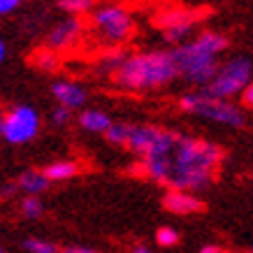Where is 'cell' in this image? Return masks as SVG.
I'll return each instance as SVG.
<instances>
[{"instance_id": "6da1fadb", "label": "cell", "mask_w": 253, "mask_h": 253, "mask_svg": "<svg viewBox=\"0 0 253 253\" xmlns=\"http://www.w3.org/2000/svg\"><path fill=\"white\" fill-rule=\"evenodd\" d=\"M223 158L225 151L209 139L161 128L149 154L137 158L135 172L168 191L200 193L216 181Z\"/></svg>"}, {"instance_id": "7a4b0ae2", "label": "cell", "mask_w": 253, "mask_h": 253, "mask_svg": "<svg viewBox=\"0 0 253 253\" xmlns=\"http://www.w3.org/2000/svg\"><path fill=\"white\" fill-rule=\"evenodd\" d=\"M230 40L218 31H202L184 44H176L172 51L179 77H184L188 84L205 88L216 77L221 68V56L228 51Z\"/></svg>"}, {"instance_id": "3957f363", "label": "cell", "mask_w": 253, "mask_h": 253, "mask_svg": "<svg viewBox=\"0 0 253 253\" xmlns=\"http://www.w3.org/2000/svg\"><path fill=\"white\" fill-rule=\"evenodd\" d=\"M179 77V70L174 65L172 51H139V54H128L121 68L112 75L114 86L130 93L156 91L168 86Z\"/></svg>"}, {"instance_id": "277c9868", "label": "cell", "mask_w": 253, "mask_h": 253, "mask_svg": "<svg viewBox=\"0 0 253 253\" xmlns=\"http://www.w3.org/2000/svg\"><path fill=\"white\" fill-rule=\"evenodd\" d=\"M179 109L191 116H200L205 121L225 126V128H242L246 123L244 112L232 100L214 98V95H207V93L200 91V88L193 93H184L179 98Z\"/></svg>"}, {"instance_id": "5b68a950", "label": "cell", "mask_w": 253, "mask_h": 253, "mask_svg": "<svg viewBox=\"0 0 253 253\" xmlns=\"http://www.w3.org/2000/svg\"><path fill=\"white\" fill-rule=\"evenodd\" d=\"M91 26L98 38L109 46H123L135 35V16L121 2H107L91 12Z\"/></svg>"}, {"instance_id": "8992f818", "label": "cell", "mask_w": 253, "mask_h": 253, "mask_svg": "<svg viewBox=\"0 0 253 253\" xmlns=\"http://www.w3.org/2000/svg\"><path fill=\"white\" fill-rule=\"evenodd\" d=\"M202 16H205V12H200V9L181 7V5H163L154 14L151 23L163 33V38L176 46L193 38Z\"/></svg>"}, {"instance_id": "52a82bcc", "label": "cell", "mask_w": 253, "mask_h": 253, "mask_svg": "<svg viewBox=\"0 0 253 253\" xmlns=\"http://www.w3.org/2000/svg\"><path fill=\"white\" fill-rule=\"evenodd\" d=\"M251 75L253 63L246 56H235V58H228L225 63H221L216 77L200 91H205L207 95H214V98L230 100L244 91L246 84L251 82Z\"/></svg>"}, {"instance_id": "ba28073f", "label": "cell", "mask_w": 253, "mask_h": 253, "mask_svg": "<svg viewBox=\"0 0 253 253\" xmlns=\"http://www.w3.org/2000/svg\"><path fill=\"white\" fill-rule=\"evenodd\" d=\"M5 132L2 139L9 144H28L40 135V112L31 105H14L5 112Z\"/></svg>"}, {"instance_id": "9c48e42d", "label": "cell", "mask_w": 253, "mask_h": 253, "mask_svg": "<svg viewBox=\"0 0 253 253\" xmlns=\"http://www.w3.org/2000/svg\"><path fill=\"white\" fill-rule=\"evenodd\" d=\"M86 26L79 16H65L61 21H56L49 33H46V46L54 51H68L75 44H79V40L84 38Z\"/></svg>"}, {"instance_id": "30bf717a", "label": "cell", "mask_w": 253, "mask_h": 253, "mask_svg": "<svg viewBox=\"0 0 253 253\" xmlns=\"http://www.w3.org/2000/svg\"><path fill=\"white\" fill-rule=\"evenodd\" d=\"M51 95L58 102V107H65L70 112H77V109H84L86 100H88V93L79 82L75 79H54L51 84Z\"/></svg>"}, {"instance_id": "8fae6325", "label": "cell", "mask_w": 253, "mask_h": 253, "mask_svg": "<svg viewBox=\"0 0 253 253\" xmlns=\"http://www.w3.org/2000/svg\"><path fill=\"white\" fill-rule=\"evenodd\" d=\"M161 202H163V209L174 216H193L205 209V202L195 193H188V191H172L169 188V191H165Z\"/></svg>"}, {"instance_id": "7c38bea8", "label": "cell", "mask_w": 253, "mask_h": 253, "mask_svg": "<svg viewBox=\"0 0 253 253\" xmlns=\"http://www.w3.org/2000/svg\"><path fill=\"white\" fill-rule=\"evenodd\" d=\"M161 135V128L158 126H151V123H130V137H128V144L126 149L135 154L137 158L149 154V149L156 144V139Z\"/></svg>"}, {"instance_id": "4fadbf2b", "label": "cell", "mask_w": 253, "mask_h": 253, "mask_svg": "<svg viewBox=\"0 0 253 253\" xmlns=\"http://www.w3.org/2000/svg\"><path fill=\"white\" fill-rule=\"evenodd\" d=\"M44 176L51 181V184H58V181H70V179H75L79 176L82 172V163L75 161V158H65V161H54L44 165L42 168Z\"/></svg>"}, {"instance_id": "5bb4252c", "label": "cell", "mask_w": 253, "mask_h": 253, "mask_svg": "<svg viewBox=\"0 0 253 253\" xmlns=\"http://www.w3.org/2000/svg\"><path fill=\"white\" fill-rule=\"evenodd\" d=\"M79 128L84 132H91V135H105L109 130V126H112V116L107 112H102V109H84L77 119Z\"/></svg>"}, {"instance_id": "9a60e30c", "label": "cell", "mask_w": 253, "mask_h": 253, "mask_svg": "<svg viewBox=\"0 0 253 253\" xmlns=\"http://www.w3.org/2000/svg\"><path fill=\"white\" fill-rule=\"evenodd\" d=\"M16 184H19V191L26 193V195H42V193L51 186V181L44 176L42 169H23L19 179H16Z\"/></svg>"}, {"instance_id": "2e32d148", "label": "cell", "mask_w": 253, "mask_h": 253, "mask_svg": "<svg viewBox=\"0 0 253 253\" xmlns=\"http://www.w3.org/2000/svg\"><path fill=\"white\" fill-rule=\"evenodd\" d=\"M31 65L40 72H44V75H56L61 70V56H58V51L44 44L31 54Z\"/></svg>"}, {"instance_id": "e0dca14e", "label": "cell", "mask_w": 253, "mask_h": 253, "mask_svg": "<svg viewBox=\"0 0 253 253\" xmlns=\"http://www.w3.org/2000/svg\"><path fill=\"white\" fill-rule=\"evenodd\" d=\"M126 51H123L121 46H109V51H105V54L100 56L98 61V72L100 75H107V77H112L116 70L121 68V63L126 61Z\"/></svg>"}, {"instance_id": "ac0fdd59", "label": "cell", "mask_w": 253, "mask_h": 253, "mask_svg": "<svg viewBox=\"0 0 253 253\" xmlns=\"http://www.w3.org/2000/svg\"><path fill=\"white\" fill-rule=\"evenodd\" d=\"M128 137H130V123H121V121H114L109 126V130L105 132V139H107L109 144L114 146H123L128 144Z\"/></svg>"}, {"instance_id": "d6986e66", "label": "cell", "mask_w": 253, "mask_h": 253, "mask_svg": "<svg viewBox=\"0 0 253 253\" xmlns=\"http://www.w3.org/2000/svg\"><path fill=\"white\" fill-rule=\"evenodd\" d=\"M58 7L65 12V16H84L93 12L95 0H58Z\"/></svg>"}, {"instance_id": "ffe728a7", "label": "cell", "mask_w": 253, "mask_h": 253, "mask_svg": "<svg viewBox=\"0 0 253 253\" xmlns=\"http://www.w3.org/2000/svg\"><path fill=\"white\" fill-rule=\"evenodd\" d=\"M19 209H21V214L26 216V218H31V221L44 216V202H42V198H38V195H26V198L21 200Z\"/></svg>"}, {"instance_id": "44dd1931", "label": "cell", "mask_w": 253, "mask_h": 253, "mask_svg": "<svg viewBox=\"0 0 253 253\" xmlns=\"http://www.w3.org/2000/svg\"><path fill=\"white\" fill-rule=\"evenodd\" d=\"M21 249L26 253H61V249L46 239H38V237H26L21 242Z\"/></svg>"}, {"instance_id": "7402d4cb", "label": "cell", "mask_w": 253, "mask_h": 253, "mask_svg": "<svg viewBox=\"0 0 253 253\" xmlns=\"http://www.w3.org/2000/svg\"><path fill=\"white\" fill-rule=\"evenodd\" d=\"M156 244L161 249H174L179 244V232L174 228H169V225H163V228L156 230Z\"/></svg>"}, {"instance_id": "603a6c76", "label": "cell", "mask_w": 253, "mask_h": 253, "mask_svg": "<svg viewBox=\"0 0 253 253\" xmlns=\"http://www.w3.org/2000/svg\"><path fill=\"white\" fill-rule=\"evenodd\" d=\"M51 121H54V126H68L72 121V112L65 107H56L51 112Z\"/></svg>"}, {"instance_id": "cb8c5ba5", "label": "cell", "mask_w": 253, "mask_h": 253, "mask_svg": "<svg viewBox=\"0 0 253 253\" xmlns=\"http://www.w3.org/2000/svg\"><path fill=\"white\" fill-rule=\"evenodd\" d=\"M19 193V184L16 181H5L0 186V200H12Z\"/></svg>"}, {"instance_id": "d4e9b609", "label": "cell", "mask_w": 253, "mask_h": 253, "mask_svg": "<svg viewBox=\"0 0 253 253\" xmlns=\"http://www.w3.org/2000/svg\"><path fill=\"white\" fill-rule=\"evenodd\" d=\"M19 5H21V0H0V16L14 14Z\"/></svg>"}, {"instance_id": "484cf974", "label": "cell", "mask_w": 253, "mask_h": 253, "mask_svg": "<svg viewBox=\"0 0 253 253\" xmlns=\"http://www.w3.org/2000/svg\"><path fill=\"white\" fill-rule=\"evenodd\" d=\"M239 95H242V105H244L246 109H251V112H253V79L246 84V88L239 93Z\"/></svg>"}, {"instance_id": "4316f807", "label": "cell", "mask_w": 253, "mask_h": 253, "mask_svg": "<svg viewBox=\"0 0 253 253\" xmlns=\"http://www.w3.org/2000/svg\"><path fill=\"white\" fill-rule=\"evenodd\" d=\"M61 253H100L95 251L93 246H84V244H70V246H63Z\"/></svg>"}, {"instance_id": "83f0119b", "label": "cell", "mask_w": 253, "mask_h": 253, "mask_svg": "<svg viewBox=\"0 0 253 253\" xmlns=\"http://www.w3.org/2000/svg\"><path fill=\"white\" fill-rule=\"evenodd\" d=\"M200 253H228V251H225L221 244H205L200 249Z\"/></svg>"}, {"instance_id": "f1b7e54d", "label": "cell", "mask_w": 253, "mask_h": 253, "mask_svg": "<svg viewBox=\"0 0 253 253\" xmlns=\"http://www.w3.org/2000/svg\"><path fill=\"white\" fill-rule=\"evenodd\" d=\"M7 58V44H5V40L0 38V63Z\"/></svg>"}, {"instance_id": "f546056e", "label": "cell", "mask_w": 253, "mask_h": 253, "mask_svg": "<svg viewBox=\"0 0 253 253\" xmlns=\"http://www.w3.org/2000/svg\"><path fill=\"white\" fill-rule=\"evenodd\" d=\"M132 253H154L149 246H144V244H135L132 246Z\"/></svg>"}, {"instance_id": "4dcf8cb0", "label": "cell", "mask_w": 253, "mask_h": 253, "mask_svg": "<svg viewBox=\"0 0 253 253\" xmlns=\"http://www.w3.org/2000/svg\"><path fill=\"white\" fill-rule=\"evenodd\" d=\"M2 132H5V116L0 114V139H2Z\"/></svg>"}, {"instance_id": "1f68e13d", "label": "cell", "mask_w": 253, "mask_h": 253, "mask_svg": "<svg viewBox=\"0 0 253 253\" xmlns=\"http://www.w3.org/2000/svg\"><path fill=\"white\" fill-rule=\"evenodd\" d=\"M0 253H7V251H5V249H2V246H0Z\"/></svg>"}, {"instance_id": "d6a6232c", "label": "cell", "mask_w": 253, "mask_h": 253, "mask_svg": "<svg viewBox=\"0 0 253 253\" xmlns=\"http://www.w3.org/2000/svg\"><path fill=\"white\" fill-rule=\"evenodd\" d=\"M249 253H253V246H251V251H249Z\"/></svg>"}]
</instances>
